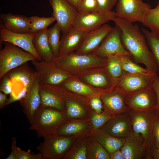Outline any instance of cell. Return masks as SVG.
<instances>
[{
  "label": "cell",
  "mask_w": 159,
  "mask_h": 159,
  "mask_svg": "<svg viewBox=\"0 0 159 159\" xmlns=\"http://www.w3.org/2000/svg\"><path fill=\"white\" fill-rule=\"evenodd\" d=\"M113 21L120 28L122 44L133 61L143 64L150 72L157 73L156 62L138 25L117 17Z\"/></svg>",
  "instance_id": "6da1fadb"
},
{
  "label": "cell",
  "mask_w": 159,
  "mask_h": 159,
  "mask_svg": "<svg viewBox=\"0 0 159 159\" xmlns=\"http://www.w3.org/2000/svg\"><path fill=\"white\" fill-rule=\"evenodd\" d=\"M53 60L61 69L73 76H78L93 69L107 67V58L92 54L76 53L54 57Z\"/></svg>",
  "instance_id": "7a4b0ae2"
},
{
  "label": "cell",
  "mask_w": 159,
  "mask_h": 159,
  "mask_svg": "<svg viewBox=\"0 0 159 159\" xmlns=\"http://www.w3.org/2000/svg\"><path fill=\"white\" fill-rule=\"evenodd\" d=\"M67 117L64 111L40 105L34 115L29 129L35 131L39 137L55 135Z\"/></svg>",
  "instance_id": "3957f363"
},
{
  "label": "cell",
  "mask_w": 159,
  "mask_h": 159,
  "mask_svg": "<svg viewBox=\"0 0 159 159\" xmlns=\"http://www.w3.org/2000/svg\"><path fill=\"white\" fill-rule=\"evenodd\" d=\"M36 59L30 53L18 47L5 42V46L0 51V79L10 71L29 61Z\"/></svg>",
  "instance_id": "277c9868"
},
{
  "label": "cell",
  "mask_w": 159,
  "mask_h": 159,
  "mask_svg": "<svg viewBox=\"0 0 159 159\" xmlns=\"http://www.w3.org/2000/svg\"><path fill=\"white\" fill-rule=\"evenodd\" d=\"M130 112L132 130L143 138L148 151L151 156V152L155 148L153 136L154 110L138 112L130 110Z\"/></svg>",
  "instance_id": "5b68a950"
},
{
  "label": "cell",
  "mask_w": 159,
  "mask_h": 159,
  "mask_svg": "<svg viewBox=\"0 0 159 159\" xmlns=\"http://www.w3.org/2000/svg\"><path fill=\"white\" fill-rule=\"evenodd\" d=\"M39 83L53 85L61 84L73 76L60 68L52 60L47 61L37 59L32 61Z\"/></svg>",
  "instance_id": "8992f818"
},
{
  "label": "cell",
  "mask_w": 159,
  "mask_h": 159,
  "mask_svg": "<svg viewBox=\"0 0 159 159\" xmlns=\"http://www.w3.org/2000/svg\"><path fill=\"white\" fill-rule=\"evenodd\" d=\"M36 149L39 159H59L64 158L72 142L70 138L57 135L44 138Z\"/></svg>",
  "instance_id": "52a82bcc"
},
{
  "label": "cell",
  "mask_w": 159,
  "mask_h": 159,
  "mask_svg": "<svg viewBox=\"0 0 159 159\" xmlns=\"http://www.w3.org/2000/svg\"><path fill=\"white\" fill-rule=\"evenodd\" d=\"M157 75V73L130 74L123 71L114 89L127 94L144 90L152 87Z\"/></svg>",
  "instance_id": "ba28073f"
},
{
  "label": "cell",
  "mask_w": 159,
  "mask_h": 159,
  "mask_svg": "<svg viewBox=\"0 0 159 159\" xmlns=\"http://www.w3.org/2000/svg\"><path fill=\"white\" fill-rule=\"evenodd\" d=\"M116 6V16L132 23L138 22L143 23L151 8L143 0H118Z\"/></svg>",
  "instance_id": "9c48e42d"
},
{
  "label": "cell",
  "mask_w": 159,
  "mask_h": 159,
  "mask_svg": "<svg viewBox=\"0 0 159 159\" xmlns=\"http://www.w3.org/2000/svg\"><path fill=\"white\" fill-rule=\"evenodd\" d=\"M52 9V15L59 26L62 34L73 26L78 14L77 9L66 0H49Z\"/></svg>",
  "instance_id": "30bf717a"
},
{
  "label": "cell",
  "mask_w": 159,
  "mask_h": 159,
  "mask_svg": "<svg viewBox=\"0 0 159 159\" xmlns=\"http://www.w3.org/2000/svg\"><path fill=\"white\" fill-rule=\"evenodd\" d=\"M92 54L103 58L111 55H128L131 57L122 44L121 30L116 25L98 48Z\"/></svg>",
  "instance_id": "8fae6325"
},
{
  "label": "cell",
  "mask_w": 159,
  "mask_h": 159,
  "mask_svg": "<svg viewBox=\"0 0 159 159\" xmlns=\"http://www.w3.org/2000/svg\"><path fill=\"white\" fill-rule=\"evenodd\" d=\"M67 90L60 85H53L39 83L40 105L64 111Z\"/></svg>",
  "instance_id": "7c38bea8"
},
{
  "label": "cell",
  "mask_w": 159,
  "mask_h": 159,
  "mask_svg": "<svg viewBox=\"0 0 159 159\" xmlns=\"http://www.w3.org/2000/svg\"><path fill=\"white\" fill-rule=\"evenodd\" d=\"M121 150L124 159H151L143 138L132 130L125 137Z\"/></svg>",
  "instance_id": "4fadbf2b"
},
{
  "label": "cell",
  "mask_w": 159,
  "mask_h": 159,
  "mask_svg": "<svg viewBox=\"0 0 159 159\" xmlns=\"http://www.w3.org/2000/svg\"><path fill=\"white\" fill-rule=\"evenodd\" d=\"M130 110L138 112L154 110L157 104L156 93L152 87L128 94L125 99Z\"/></svg>",
  "instance_id": "5bb4252c"
},
{
  "label": "cell",
  "mask_w": 159,
  "mask_h": 159,
  "mask_svg": "<svg viewBox=\"0 0 159 159\" xmlns=\"http://www.w3.org/2000/svg\"><path fill=\"white\" fill-rule=\"evenodd\" d=\"M77 77L87 84L106 91L113 89L117 80L112 77L106 67L93 69Z\"/></svg>",
  "instance_id": "9a60e30c"
},
{
  "label": "cell",
  "mask_w": 159,
  "mask_h": 159,
  "mask_svg": "<svg viewBox=\"0 0 159 159\" xmlns=\"http://www.w3.org/2000/svg\"><path fill=\"white\" fill-rule=\"evenodd\" d=\"M34 33H19L12 32L6 29L0 22L1 42L11 43L33 55L38 61L42 59L36 51L33 44Z\"/></svg>",
  "instance_id": "2e32d148"
},
{
  "label": "cell",
  "mask_w": 159,
  "mask_h": 159,
  "mask_svg": "<svg viewBox=\"0 0 159 159\" xmlns=\"http://www.w3.org/2000/svg\"><path fill=\"white\" fill-rule=\"evenodd\" d=\"M115 11L89 14L78 13L73 26L86 32L97 28L116 17Z\"/></svg>",
  "instance_id": "e0dca14e"
},
{
  "label": "cell",
  "mask_w": 159,
  "mask_h": 159,
  "mask_svg": "<svg viewBox=\"0 0 159 159\" xmlns=\"http://www.w3.org/2000/svg\"><path fill=\"white\" fill-rule=\"evenodd\" d=\"M113 28L108 24H105L87 32L82 43L75 53L79 54L92 53L98 48Z\"/></svg>",
  "instance_id": "ac0fdd59"
},
{
  "label": "cell",
  "mask_w": 159,
  "mask_h": 159,
  "mask_svg": "<svg viewBox=\"0 0 159 159\" xmlns=\"http://www.w3.org/2000/svg\"><path fill=\"white\" fill-rule=\"evenodd\" d=\"M101 129L115 137H126L132 130L130 110L128 112L114 115Z\"/></svg>",
  "instance_id": "d6986e66"
},
{
  "label": "cell",
  "mask_w": 159,
  "mask_h": 159,
  "mask_svg": "<svg viewBox=\"0 0 159 159\" xmlns=\"http://www.w3.org/2000/svg\"><path fill=\"white\" fill-rule=\"evenodd\" d=\"M128 94L113 89L103 93L100 97L105 107V111L112 115L129 111L125 102Z\"/></svg>",
  "instance_id": "ffe728a7"
},
{
  "label": "cell",
  "mask_w": 159,
  "mask_h": 159,
  "mask_svg": "<svg viewBox=\"0 0 159 159\" xmlns=\"http://www.w3.org/2000/svg\"><path fill=\"white\" fill-rule=\"evenodd\" d=\"M87 32L72 26L62 34L57 57L65 56L76 51L81 45Z\"/></svg>",
  "instance_id": "44dd1931"
},
{
  "label": "cell",
  "mask_w": 159,
  "mask_h": 159,
  "mask_svg": "<svg viewBox=\"0 0 159 159\" xmlns=\"http://www.w3.org/2000/svg\"><path fill=\"white\" fill-rule=\"evenodd\" d=\"M23 111L30 123L34 115L40 105L39 82L37 77L25 96L19 100Z\"/></svg>",
  "instance_id": "7402d4cb"
},
{
  "label": "cell",
  "mask_w": 159,
  "mask_h": 159,
  "mask_svg": "<svg viewBox=\"0 0 159 159\" xmlns=\"http://www.w3.org/2000/svg\"><path fill=\"white\" fill-rule=\"evenodd\" d=\"M0 22L7 29L14 33L30 32L29 17L24 15L14 14L10 13L0 14Z\"/></svg>",
  "instance_id": "603a6c76"
},
{
  "label": "cell",
  "mask_w": 159,
  "mask_h": 159,
  "mask_svg": "<svg viewBox=\"0 0 159 159\" xmlns=\"http://www.w3.org/2000/svg\"><path fill=\"white\" fill-rule=\"evenodd\" d=\"M60 85L68 91L86 96L100 97L106 91L94 87L82 82L76 76H72Z\"/></svg>",
  "instance_id": "cb8c5ba5"
},
{
  "label": "cell",
  "mask_w": 159,
  "mask_h": 159,
  "mask_svg": "<svg viewBox=\"0 0 159 159\" xmlns=\"http://www.w3.org/2000/svg\"><path fill=\"white\" fill-rule=\"evenodd\" d=\"M47 28L34 33L32 42L33 46L42 60H52L54 55L47 39Z\"/></svg>",
  "instance_id": "d4e9b609"
},
{
  "label": "cell",
  "mask_w": 159,
  "mask_h": 159,
  "mask_svg": "<svg viewBox=\"0 0 159 159\" xmlns=\"http://www.w3.org/2000/svg\"><path fill=\"white\" fill-rule=\"evenodd\" d=\"M94 138L104 147L110 155L120 149L125 140V137L113 136L102 129L97 130Z\"/></svg>",
  "instance_id": "484cf974"
},
{
  "label": "cell",
  "mask_w": 159,
  "mask_h": 159,
  "mask_svg": "<svg viewBox=\"0 0 159 159\" xmlns=\"http://www.w3.org/2000/svg\"><path fill=\"white\" fill-rule=\"evenodd\" d=\"M141 30L144 35L148 46L156 62L159 70V34L144 27Z\"/></svg>",
  "instance_id": "4316f807"
},
{
  "label": "cell",
  "mask_w": 159,
  "mask_h": 159,
  "mask_svg": "<svg viewBox=\"0 0 159 159\" xmlns=\"http://www.w3.org/2000/svg\"><path fill=\"white\" fill-rule=\"evenodd\" d=\"M87 157L93 159H110V155L95 138L90 141L87 147Z\"/></svg>",
  "instance_id": "83f0119b"
},
{
  "label": "cell",
  "mask_w": 159,
  "mask_h": 159,
  "mask_svg": "<svg viewBox=\"0 0 159 159\" xmlns=\"http://www.w3.org/2000/svg\"><path fill=\"white\" fill-rule=\"evenodd\" d=\"M60 27L56 23L51 28L48 29L47 39L54 57H57L60 43Z\"/></svg>",
  "instance_id": "f1b7e54d"
},
{
  "label": "cell",
  "mask_w": 159,
  "mask_h": 159,
  "mask_svg": "<svg viewBox=\"0 0 159 159\" xmlns=\"http://www.w3.org/2000/svg\"><path fill=\"white\" fill-rule=\"evenodd\" d=\"M122 67L124 72L130 74H148L153 73L150 72L135 63L132 60V57L128 55L120 56Z\"/></svg>",
  "instance_id": "f546056e"
},
{
  "label": "cell",
  "mask_w": 159,
  "mask_h": 159,
  "mask_svg": "<svg viewBox=\"0 0 159 159\" xmlns=\"http://www.w3.org/2000/svg\"><path fill=\"white\" fill-rule=\"evenodd\" d=\"M143 24L150 31L159 34V0L156 6L149 10Z\"/></svg>",
  "instance_id": "4dcf8cb0"
},
{
  "label": "cell",
  "mask_w": 159,
  "mask_h": 159,
  "mask_svg": "<svg viewBox=\"0 0 159 159\" xmlns=\"http://www.w3.org/2000/svg\"><path fill=\"white\" fill-rule=\"evenodd\" d=\"M106 58L107 59L106 67L108 72L113 78L118 79L123 73L120 56L111 55Z\"/></svg>",
  "instance_id": "1f68e13d"
},
{
  "label": "cell",
  "mask_w": 159,
  "mask_h": 159,
  "mask_svg": "<svg viewBox=\"0 0 159 159\" xmlns=\"http://www.w3.org/2000/svg\"><path fill=\"white\" fill-rule=\"evenodd\" d=\"M6 159H39L37 154L32 153L30 150H22L16 145V138H12L11 151Z\"/></svg>",
  "instance_id": "d6a6232c"
},
{
  "label": "cell",
  "mask_w": 159,
  "mask_h": 159,
  "mask_svg": "<svg viewBox=\"0 0 159 159\" xmlns=\"http://www.w3.org/2000/svg\"><path fill=\"white\" fill-rule=\"evenodd\" d=\"M67 90L65 100L66 114L67 117H77L83 115L85 111L82 106L79 103L69 97Z\"/></svg>",
  "instance_id": "836d02e7"
},
{
  "label": "cell",
  "mask_w": 159,
  "mask_h": 159,
  "mask_svg": "<svg viewBox=\"0 0 159 159\" xmlns=\"http://www.w3.org/2000/svg\"><path fill=\"white\" fill-rule=\"evenodd\" d=\"M85 127V124L82 122H65L59 127L56 135L65 137L75 134L83 130Z\"/></svg>",
  "instance_id": "e575fe53"
},
{
  "label": "cell",
  "mask_w": 159,
  "mask_h": 159,
  "mask_svg": "<svg viewBox=\"0 0 159 159\" xmlns=\"http://www.w3.org/2000/svg\"><path fill=\"white\" fill-rule=\"evenodd\" d=\"M30 21V32L35 33L47 28L55 20L53 17H39L32 16L29 17Z\"/></svg>",
  "instance_id": "d590c367"
},
{
  "label": "cell",
  "mask_w": 159,
  "mask_h": 159,
  "mask_svg": "<svg viewBox=\"0 0 159 159\" xmlns=\"http://www.w3.org/2000/svg\"><path fill=\"white\" fill-rule=\"evenodd\" d=\"M77 9L78 12L83 14L99 12L96 0H81Z\"/></svg>",
  "instance_id": "8d00e7d4"
},
{
  "label": "cell",
  "mask_w": 159,
  "mask_h": 159,
  "mask_svg": "<svg viewBox=\"0 0 159 159\" xmlns=\"http://www.w3.org/2000/svg\"><path fill=\"white\" fill-rule=\"evenodd\" d=\"M114 115H112L105 111L100 113L94 114L92 116L91 120L93 125L95 129H98L102 127Z\"/></svg>",
  "instance_id": "74e56055"
},
{
  "label": "cell",
  "mask_w": 159,
  "mask_h": 159,
  "mask_svg": "<svg viewBox=\"0 0 159 159\" xmlns=\"http://www.w3.org/2000/svg\"><path fill=\"white\" fill-rule=\"evenodd\" d=\"M118 0H96L98 11L106 13L111 11Z\"/></svg>",
  "instance_id": "f35d334b"
},
{
  "label": "cell",
  "mask_w": 159,
  "mask_h": 159,
  "mask_svg": "<svg viewBox=\"0 0 159 159\" xmlns=\"http://www.w3.org/2000/svg\"><path fill=\"white\" fill-rule=\"evenodd\" d=\"M64 159H85L87 157V147L85 145H82L76 149L72 153H67Z\"/></svg>",
  "instance_id": "ab89813d"
},
{
  "label": "cell",
  "mask_w": 159,
  "mask_h": 159,
  "mask_svg": "<svg viewBox=\"0 0 159 159\" xmlns=\"http://www.w3.org/2000/svg\"><path fill=\"white\" fill-rule=\"evenodd\" d=\"M0 91L6 95L10 94L12 91V83L7 74L0 79Z\"/></svg>",
  "instance_id": "60d3db41"
},
{
  "label": "cell",
  "mask_w": 159,
  "mask_h": 159,
  "mask_svg": "<svg viewBox=\"0 0 159 159\" xmlns=\"http://www.w3.org/2000/svg\"><path fill=\"white\" fill-rule=\"evenodd\" d=\"M153 136L155 147L159 148V117L155 111L154 115Z\"/></svg>",
  "instance_id": "b9f144b4"
},
{
  "label": "cell",
  "mask_w": 159,
  "mask_h": 159,
  "mask_svg": "<svg viewBox=\"0 0 159 159\" xmlns=\"http://www.w3.org/2000/svg\"><path fill=\"white\" fill-rule=\"evenodd\" d=\"M102 102L100 97H92L90 104L92 107L98 114L102 112Z\"/></svg>",
  "instance_id": "7bdbcfd3"
},
{
  "label": "cell",
  "mask_w": 159,
  "mask_h": 159,
  "mask_svg": "<svg viewBox=\"0 0 159 159\" xmlns=\"http://www.w3.org/2000/svg\"><path fill=\"white\" fill-rule=\"evenodd\" d=\"M152 87L155 91L157 97V104L154 109L156 114L159 113V76L157 75L154 81Z\"/></svg>",
  "instance_id": "ee69618b"
},
{
  "label": "cell",
  "mask_w": 159,
  "mask_h": 159,
  "mask_svg": "<svg viewBox=\"0 0 159 159\" xmlns=\"http://www.w3.org/2000/svg\"><path fill=\"white\" fill-rule=\"evenodd\" d=\"M110 155V159H124L120 149L116 150Z\"/></svg>",
  "instance_id": "f6af8a7d"
},
{
  "label": "cell",
  "mask_w": 159,
  "mask_h": 159,
  "mask_svg": "<svg viewBox=\"0 0 159 159\" xmlns=\"http://www.w3.org/2000/svg\"><path fill=\"white\" fill-rule=\"evenodd\" d=\"M6 95L1 91H0V109L4 108L6 105L8 101Z\"/></svg>",
  "instance_id": "bcb514c9"
},
{
  "label": "cell",
  "mask_w": 159,
  "mask_h": 159,
  "mask_svg": "<svg viewBox=\"0 0 159 159\" xmlns=\"http://www.w3.org/2000/svg\"><path fill=\"white\" fill-rule=\"evenodd\" d=\"M151 155L153 159H159V148H155L151 152Z\"/></svg>",
  "instance_id": "7dc6e473"
},
{
  "label": "cell",
  "mask_w": 159,
  "mask_h": 159,
  "mask_svg": "<svg viewBox=\"0 0 159 159\" xmlns=\"http://www.w3.org/2000/svg\"><path fill=\"white\" fill-rule=\"evenodd\" d=\"M70 4L76 9L81 0H66Z\"/></svg>",
  "instance_id": "c3c4849f"
},
{
  "label": "cell",
  "mask_w": 159,
  "mask_h": 159,
  "mask_svg": "<svg viewBox=\"0 0 159 159\" xmlns=\"http://www.w3.org/2000/svg\"><path fill=\"white\" fill-rule=\"evenodd\" d=\"M158 116L159 117V113L158 114Z\"/></svg>",
  "instance_id": "681fc988"
}]
</instances>
